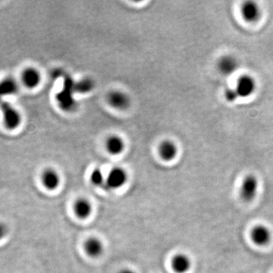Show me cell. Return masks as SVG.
I'll use <instances>...</instances> for the list:
<instances>
[{
    "label": "cell",
    "instance_id": "16",
    "mask_svg": "<svg viewBox=\"0 0 273 273\" xmlns=\"http://www.w3.org/2000/svg\"><path fill=\"white\" fill-rule=\"evenodd\" d=\"M74 210L77 217L84 219L91 214L92 206L87 200L79 199L74 204Z\"/></svg>",
    "mask_w": 273,
    "mask_h": 273
},
{
    "label": "cell",
    "instance_id": "2",
    "mask_svg": "<svg viewBox=\"0 0 273 273\" xmlns=\"http://www.w3.org/2000/svg\"><path fill=\"white\" fill-rule=\"evenodd\" d=\"M234 89L238 95V99L249 98L256 91V80L250 74H243L238 77Z\"/></svg>",
    "mask_w": 273,
    "mask_h": 273
},
{
    "label": "cell",
    "instance_id": "10",
    "mask_svg": "<svg viewBox=\"0 0 273 273\" xmlns=\"http://www.w3.org/2000/svg\"><path fill=\"white\" fill-rule=\"evenodd\" d=\"M177 145L169 140L162 141L159 147V156L165 161L173 160L177 156Z\"/></svg>",
    "mask_w": 273,
    "mask_h": 273
},
{
    "label": "cell",
    "instance_id": "21",
    "mask_svg": "<svg viewBox=\"0 0 273 273\" xmlns=\"http://www.w3.org/2000/svg\"><path fill=\"white\" fill-rule=\"evenodd\" d=\"M119 273H135L134 271L131 269H123L122 271H121Z\"/></svg>",
    "mask_w": 273,
    "mask_h": 273
},
{
    "label": "cell",
    "instance_id": "5",
    "mask_svg": "<svg viewBox=\"0 0 273 273\" xmlns=\"http://www.w3.org/2000/svg\"><path fill=\"white\" fill-rule=\"evenodd\" d=\"M258 190V180L254 175H247L241 185L240 195L243 201L250 202L254 199Z\"/></svg>",
    "mask_w": 273,
    "mask_h": 273
},
{
    "label": "cell",
    "instance_id": "3",
    "mask_svg": "<svg viewBox=\"0 0 273 273\" xmlns=\"http://www.w3.org/2000/svg\"><path fill=\"white\" fill-rule=\"evenodd\" d=\"M241 14L243 19L247 23L254 24L262 18V10L256 3L249 1L241 5Z\"/></svg>",
    "mask_w": 273,
    "mask_h": 273
},
{
    "label": "cell",
    "instance_id": "15",
    "mask_svg": "<svg viewBox=\"0 0 273 273\" xmlns=\"http://www.w3.org/2000/svg\"><path fill=\"white\" fill-rule=\"evenodd\" d=\"M171 265L177 273H186L190 269L191 260L185 254H177L173 258Z\"/></svg>",
    "mask_w": 273,
    "mask_h": 273
},
{
    "label": "cell",
    "instance_id": "8",
    "mask_svg": "<svg viewBox=\"0 0 273 273\" xmlns=\"http://www.w3.org/2000/svg\"><path fill=\"white\" fill-rule=\"evenodd\" d=\"M22 82L26 87L34 89L41 82V74L35 68L30 67L25 68L22 74Z\"/></svg>",
    "mask_w": 273,
    "mask_h": 273
},
{
    "label": "cell",
    "instance_id": "4",
    "mask_svg": "<svg viewBox=\"0 0 273 273\" xmlns=\"http://www.w3.org/2000/svg\"><path fill=\"white\" fill-rule=\"evenodd\" d=\"M128 175L123 168L116 167L109 173L106 180V189L109 190L120 189L126 183Z\"/></svg>",
    "mask_w": 273,
    "mask_h": 273
},
{
    "label": "cell",
    "instance_id": "9",
    "mask_svg": "<svg viewBox=\"0 0 273 273\" xmlns=\"http://www.w3.org/2000/svg\"><path fill=\"white\" fill-rule=\"evenodd\" d=\"M19 85L13 77H7L0 81V103L4 97L16 95L19 91Z\"/></svg>",
    "mask_w": 273,
    "mask_h": 273
},
{
    "label": "cell",
    "instance_id": "13",
    "mask_svg": "<svg viewBox=\"0 0 273 273\" xmlns=\"http://www.w3.org/2000/svg\"><path fill=\"white\" fill-rule=\"evenodd\" d=\"M125 144L123 139L118 135H112L106 141V148L112 155L121 154L124 151Z\"/></svg>",
    "mask_w": 273,
    "mask_h": 273
},
{
    "label": "cell",
    "instance_id": "17",
    "mask_svg": "<svg viewBox=\"0 0 273 273\" xmlns=\"http://www.w3.org/2000/svg\"><path fill=\"white\" fill-rule=\"evenodd\" d=\"M95 87V81L89 77H84V78H82L81 80L74 83L73 89H74V92H75V93L85 95V94L91 92Z\"/></svg>",
    "mask_w": 273,
    "mask_h": 273
},
{
    "label": "cell",
    "instance_id": "11",
    "mask_svg": "<svg viewBox=\"0 0 273 273\" xmlns=\"http://www.w3.org/2000/svg\"><path fill=\"white\" fill-rule=\"evenodd\" d=\"M251 238L257 245H266L271 239V233L266 227L259 225L252 230Z\"/></svg>",
    "mask_w": 273,
    "mask_h": 273
},
{
    "label": "cell",
    "instance_id": "20",
    "mask_svg": "<svg viewBox=\"0 0 273 273\" xmlns=\"http://www.w3.org/2000/svg\"><path fill=\"white\" fill-rule=\"evenodd\" d=\"M8 232V228L6 224L0 222V241L7 235Z\"/></svg>",
    "mask_w": 273,
    "mask_h": 273
},
{
    "label": "cell",
    "instance_id": "18",
    "mask_svg": "<svg viewBox=\"0 0 273 273\" xmlns=\"http://www.w3.org/2000/svg\"><path fill=\"white\" fill-rule=\"evenodd\" d=\"M90 180L95 186H99V187H106L107 178L104 177V174L100 169H95L93 172L91 173Z\"/></svg>",
    "mask_w": 273,
    "mask_h": 273
},
{
    "label": "cell",
    "instance_id": "7",
    "mask_svg": "<svg viewBox=\"0 0 273 273\" xmlns=\"http://www.w3.org/2000/svg\"><path fill=\"white\" fill-rule=\"evenodd\" d=\"M107 101L112 107L119 110H126L131 104L129 97L120 90L111 91L107 97Z\"/></svg>",
    "mask_w": 273,
    "mask_h": 273
},
{
    "label": "cell",
    "instance_id": "1",
    "mask_svg": "<svg viewBox=\"0 0 273 273\" xmlns=\"http://www.w3.org/2000/svg\"><path fill=\"white\" fill-rule=\"evenodd\" d=\"M0 110L2 112L4 123L7 129L15 130L20 126L22 116L17 109L10 103L2 101L0 103Z\"/></svg>",
    "mask_w": 273,
    "mask_h": 273
},
{
    "label": "cell",
    "instance_id": "12",
    "mask_svg": "<svg viewBox=\"0 0 273 273\" xmlns=\"http://www.w3.org/2000/svg\"><path fill=\"white\" fill-rule=\"evenodd\" d=\"M42 182L44 187L48 190H56L60 184V177L54 169L49 168L43 171Z\"/></svg>",
    "mask_w": 273,
    "mask_h": 273
},
{
    "label": "cell",
    "instance_id": "6",
    "mask_svg": "<svg viewBox=\"0 0 273 273\" xmlns=\"http://www.w3.org/2000/svg\"><path fill=\"white\" fill-rule=\"evenodd\" d=\"M239 67L238 61L235 56L225 55L217 62V68L219 73L224 76H230L238 70Z\"/></svg>",
    "mask_w": 273,
    "mask_h": 273
},
{
    "label": "cell",
    "instance_id": "14",
    "mask_svg": "<svg viewBox=\"0 0 273 273\" xmlns=\"http://www.w3.org/2000/svg\"><path fill=\"white\" fill-rule=\"evenodd\" d=\"M84 249L88 256L94 258L99 257L104 252V245L98 238H89L85 243Z\"/></svg>",
    "mask_w": 273,
    "mask_h": 273
},
{
    "label": "cell",
    "instance_id": "19",
    "mask_svg": "<svg viewBox=\"0 0 273 273\" xmlns=\"http://www.w3.org/2000/svg\"><path fill=\"white\" fill-rule=\"evenodd\" d=\"M225 98L228 102H235V101L238 99V95L235 92L234 87L227 88L225 91Z\"/></svg>",
    "mask_w": 273,
    "mask_h": 273
}]
</instances>
